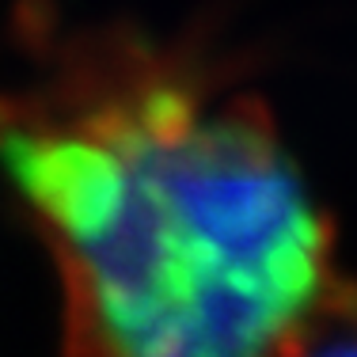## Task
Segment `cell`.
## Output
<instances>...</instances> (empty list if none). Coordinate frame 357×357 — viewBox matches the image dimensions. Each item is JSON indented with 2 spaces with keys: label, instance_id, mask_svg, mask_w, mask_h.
<instances>
[{
  "label": "cell",
  "instance_id": "1",
  "mask_svg": "<svg viewBox=\"0 0 357 357\" xmlns=\"http://www.w3.org/2000/svg\"><path fill=\"white\" fill-rule=\"evenodd\" d=\"M50 122L20 99L0 164L42 220L73 357H293L335 293L331 220L259 96L213 107L190 50H65Z\"/></svg>",
  "mask_w": 357,
  "mask_h": 357
},
{
  "label": "cell",
  "instance_id": "2",
  "mask_svg": "<svg viewBox=\"0 0 357 357\" xmlns=\"http://www.w3.org/2000/svg\"><path fill=\"white\" fill-rule=\"evenodd\" d=\"M293 357H357V293L335 285L327 308L312 323Z\"/></svg>",
  "mask_w": 357,
  "mask_h": 357
},
{
  "label": "cell",
  "instance_id": "3",
  "mask_svg": "<svg viewBox=\"0 0 357 357\" xmlns=\"http://www.w3.org/2000/svg\"><path fill=\"white\" fill-rule=\"evenodd\" d=\"M61 27V8L54 0H15L12 8V38L27 57H50Z\"/></svg>",
  "mask_w": 357,
  "mask_h": 357
}]
</instances>
